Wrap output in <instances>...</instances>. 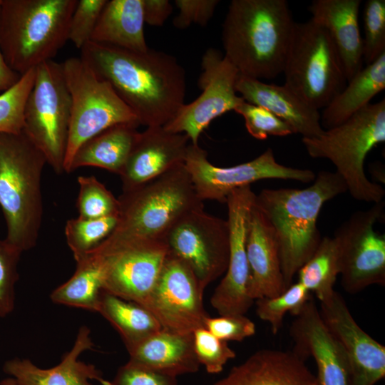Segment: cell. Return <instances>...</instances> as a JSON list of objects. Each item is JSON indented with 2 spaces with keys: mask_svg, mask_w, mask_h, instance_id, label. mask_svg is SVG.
Instances as JSON below:
<instances>
[{
  "mask_svg": "<svg viewBox=\"0 0 385 385\" xmlns=\"http://www.w3.org/2000/svg\"><path fill=\"white\" fill-rule=\"evenodd\" d=\"M81 58L108 81L140 125L163 126L184 104L186 76L177 58L148 48L145 52L89 41Z\"/></svg>",
  "mask_w": 385,
  "mask_h": 385,
  "instance_id": "cell-1",
  "label": "cell"
},
{
  "mask_svg": "<svg viewBox=\"0 0 385 385\" xmlns=\"http://www.w3.org/2000/svg\"><path fill=\"white\" fill-rule=\"evenodd\" d=\"M295 22L286 0H232L222 24L224 56L247 77L283 73Z\"/></svg>",
  "mask_w": 385,
  "mask_h": 385,
  "instance_id": "cell-2",
  "label": "cell"
},
{
  "mask_svg": "<svg viewBox=\"0 0 385 385\" xmlns=\"http://www.w3.org/2000/svg\"><path fill=\"white\" fill-rule=\"evenodd\" d=\"M345 192L337 173L322 170L307 188L264 189L255 195V205L274 230L287 289L322 240L317 219L322 206Z\"/></svg>",
  "mask_w": 385,
  "mask_h": 385,
  "instance_id": "cell-3",
  "label": "cell"
},
{
  "mask_svg": "<svg viewBox=\"0 0 385 385\" xmlns=\"http://www.w3.org/2000/svg\"><path fill=\"white\" fill-rule=\"evenodd\" d=\"M118 201L116 225L96 250L163 242L182 217L204 208L184 163L133 190L122 192Z\"/></svg>",
  "mask_w": 385,
  "mask_h": 385,
  "instance_id": "cell-4",
  "label": "cell"
},
{
  "mask_svg": "<svg viewBox=\"0 0 385 385\" xmlns=\"http://www.w3.org/2000/svg\"><path fill=\"white\" fill-rule=\"evenodd\" d=\"M47 164L24 131L0 133V207L5 240L21 253L37 243L43 220L41 177Z\"/></svg>",
  "mask_w": 385,
  "mask_h": 385,
  "instance_id": "cell-5",
  "label": "cell"
},
{
  "mask_svg": "<svg viewBox=\"0 0 385 385\" xmlns=\"http://www.w3.org/2000/svg\"><path fill=\"white\" fill-rule=\"evenodd\" d=\"M78 0H0V49L20 76L53 60L68 41Z\"/></svg>",
  "mask_w": 385,
  "mask_h": 385,
  "instance_id": "cell-6",
  "label": "cell"
},
{
  "mask_svg": "<svg viewBox=\"0 0 385 385\" xmlns=\"http://www.w3.org/2000/svg\"><path fill=\"white\" fill-rule=\"evenodd\" d=\"M384 141V99L369 103L317 137L302 138L310 157L328 159L334 164L354 199L373 203L384 200L385 190L366 177L364 162L368 153Z\"/></svg>",
  "mask_w": 385,
  "mask_h": 385,
  "instance_id": "cell-7",
  "label": "cell"
},
{
  "mask_svg": "<svg viewBox=\"0 0 385 385\" xmlns=\"http://www.w3.org/2000/svg\"><path fill=\"white\" fill-rule=\"evenodd\" d=\"M283 73L284 85L318 111L326 108L347 82L329 35L312 19L295 22Z\"/></svg>",
  "mask_w": 385,
  "mask_h": 385,
  "instance_id": "cell-8",
  "label": "cell"
},
{
  "mask_svg": "<svg viewBox=\"0 0 385 385\" xmlns=\"http://www.w3.org/2000/svg\"><path fill=\"white\" fill-rule=\"evenodd\" d=\"M62 65L71 101L63 165L64 172L69 173L75 153L86 141L116 124L140 123L111 85L81 57L68 58Z\"/></svg>",
  "mask_w": 385,
  "mask_h": 385,
  "instance_id": "cell-9",
  "label": "cell"
},
{
  "mask_svg": "<svg viewBox=\"0 0 385 385\" xmlns=\"http://www.w3.org/2000/svg\"><path fill=\"white\" fill-rule=\"evenodd\" d=\"M71 108L62 63L38 65L24 108L23 131L57 174L64 172Z\"/></svg>",
  "mask_w": 385,
  "mask_h": 385,
  "instance_id": "cell-10",
  "label": "cell"
},
{
  "mask_svg": "<svg viewBox=\"0 0 385 385\" xmlns=\"http://www.w3.org/2000/svg\"><path fill=\"white\" fill-rule=\"evenodd\" d=\"M384 205L382 200L354 212L334 232L341 283L349 293L385 284V235L374 229L384 216Z\"/></svg>",
  "mask_w": 385,
  "mask_h": 385,
  "instance_id": "cell-11",
  "label": "cell"
},
{
  "mask_svg": "<svg viewBox=\"0 0 385 385\" xmlns=\"http://www.w3.org/2000/svg\"><path fill=\"white\" fill-rule=\"evenodd\" d=\"M163 242L168 254L182 260L191 270L204 291L227 270V221L208 214L204 208L182 217L167 232Z\"/></svg>",
  "mask_w": 385,
  "mask_h": 385,
  "instance_id": "cell-12",
  "label": "cell"
},
{
  "mask_svg": "<svg viewBox=\"0 0 385 385\" xmlns=\"http://www.w3.org/2000/svg\"><path fill=\"white\" fill-rule=\"evenodd\" d=\"M184 165L200 199L221 203H226L228 195L235 190L257 181L280 179L308 183L316 177L311 170L279 163L271 148L250 161L230 167H218L208 160L207 152L199 145L190 143Z\"/></svg>",
  "mask_w": 385,
  "mask_h": 385,
  "instance_id": "cell-13",
  "label": "cell"
},
{
  "mask_svg": "<svg viewBox=\"0 0 385 385\" xmlns=\"http://www.w3.org/2000/svg\"><path fill=\"white\" fill-rule=\"evenodd\" d=\"M197 84L202 93L192 102L183 104L165 130L187 135L190 143L198 145L201 133L216 118L231 111L244 100L237 95V68L216 48H209L201 61Z\"/></svg>",
  "mask_w": 385,
  "mask_h": 385,
  "instance_id": "cell-14",
  "label": "cell"
},
{
  "mask_svg": "<svg viewBox=\"0 0 385 385\" xmlns=\"http://www.w3.org/2000/svg\"><path fill=\"white\" fill-rule=\"evenodd\" d=\"M165 242H147L108 250H93L102 276V289L125 300L144 305L168 256Z\"/></svg>",
  "mask_w": 385,
  "mask_h": 385,
  "instance_id": "cell-15",
  "label": "cell"
},
{
  "mask_svg": "<svg viewBox=\"0 0 385 385\" xmlns=\"http://www.w3.org/2000/svg\"><path fill=\"white\" fill-rule=\"evenodd\" d=\"M204 290L191 270L168 253L158 279L143 306L164 330L192 334L205 327L208 317L203 305Z\"/></svg>",
  "mask_w": 385,
  "mask_h": 385,
  "instance_id": "cell-16",
  "label": "cell"
},
{
  "mask_svg": "<svg viewBox=\"0 0 385 385\" xmlns=\"http://www.w3.org/2000/svg\"><path fill=\"white\" fill-rule=\"evenodd\" d=\"M255 193L247 185L227 197L229 260L224 277L215 288L210 302L220 315L245 314L254 300L249 294L250 280L247 237Z\"/></svg>",
  "mask_w": 385,
  "mask_h": 385,
  "instance_id": "cell-17",
  "label": "cell"
},
{
  "mask_svg": "<svg viewBox=\"0 0 385 385\" xmlns=\"http://www.w3.org/2000/svg\"><path fill=\"white\" fill-rule=\"evenodd\" d=\"M321 318L342 346L348 361L351 385H374L385 376V346L363 330L337 292L320 302Z\"/></svg>",
  "mask_w": 385,
  "mask_h": 385,
  "instance_id": "cell-18",
  "label": "cell"
},
{
  "mask_svg": "<svg viewBox=\"0 0 385 385\" xmlns=\"http://www.w3.org/2000/svg\"><path fill=\"white\" fill-rule=\"evenodd\" d=\"M190 139L163 126L139 132L119 176L122 192L133 190L184 163Z\"/></svg>",
  "mask_w": 385,
  "mask_h": 385,
  "instance_id": "cell-19",
  "label": "cell"
},
{
  "mask_svg": "<svg viewBox=\"0 0 385 385\" xmlns=\"http://www.w3.org/2000/svg\"><path fill=\"white\" fill-rule=\"evenodd\" d=\"M290 331L296 351L314 357L317 366V385H351L346 356L324 324L312 298L295 316Z\"/></svg>",
  "mask_w": 385,
  "mask_h": 385,
  "instance_id": "cell-20",
  "label": "cell"
},
{
  "mask_svg": "<svg viewBox=\"0 0 385 385\" xmlns=\"http://www.w3.org/2000/svg\"><path fill=\"white\" fill-rule=\"evenodd\" d=\"M90 333L82 326L73 348L52 368L41 369L29 359L15 358L4 363L3 371L23 385H109L110 381L94 365L78 360L81 354L93 345Z\"/></svg>",
  "mask_w": 385,
  "mask_h": 385,
  "instance_id": "cell-21",
  "label": "cell"
},
{
  "mask_svg": "<svg viewBox=\"0 0 385 385\" xmlns=\"http://www.w3.org/2000/svg\"><path fill=\"white\" fill-rule=\"evenodd\" d=\"M235 90L245 101L267 109L302 138H315L324 130L319 111L285 85L267 83L239 74Z\"/></svg>",
  "mask_w": 385,
  "mask_h": 385,
  "instance_id": "cell-22",
  "label": "cell"
},
{
  "mask_svg": "<svg viewBox=\"0 0 385 385\" xmlns=\"http://www.w3.org/2000/svg\"><path fill=\"white\" fill-rule=\"evenodd\" d=\"M250 297L255 301L274 297L287 289L274 230L263 213L252 207L247 237Z\"/></svg>",
  "mask_w": 385,
  "mask_h": 385,
  "instance_id": "cell-23",
  "label": "cell"
},
{
  "mask_svg": "<svg viewBox=\"0 0 385 385\" xmlns=\"http://www.w3.org/2000/svg\"><path fill=\"white\" fill-rule=\"evenodd\" d=\"M360 5V0H314L309 6L311 19L329 35L340 57L347 82L362 69Z\"/></svg>",
  "mask_w": 385,
  "mask_h": 385,
  "instance_id": "cell-24",
  "label": "cell"
},
{
  "mask_svg": "<svg viewBox=\"0 0 385 385\" xmlns=\"http://www.w3.org/2000/svg\"><path fill=\"white\" fill-rule=\"evenodd\" d=\"M302 359L295 352L262 349L214 385H317Z\"/></svg>",
  "mask_w": 385,
  "mask_h": 385,
  "instance_id": "cell-25",
  "label": "cell"
},
{
  "mask_svg": "<svg viewBox=\"0 0 385 385\" xmlns=\"http://www.w3.org/2000/svg\"><path fill=\"white\" fill-rule=\"evenodd\" d=\"M129 360L152 370L177 377L199 370L192 334L160 329L128 351Z\"/></svg>",
  "mask_w": 385,
  "mask_h": 385,
  "instance_id": "cell-26",
  "label": "cell"
},
{
  "mask_svg": "<svg viewBox=\"0 0 385 385\" xmlns=\"http://www.w3.org/2000/svg\"><path fill=\"white\" fill-rule=\"evenodd\" d=\"M144 23L143 0L107 1L91 41L145 52Z\"/></svg>",
  "mask_w": 385,
  "mask_h": 385,
  "instance_id": "cell-27",
  "label": "cell"
},
{
  "mask_svg": "<svg viewBox=\"0 0 385 385\" xmlns=\"http://www.w3.org/2000/svg\"><path fill=\"white\" fill-rule=\"evenodd\" d=\"M139 125L116 124L86 141L75 153L69 173L82 167H96L119 175L139 133Z\"/></svg>",
  "mask_w": 385,
  "mask_h": 385,
  "instance_id": "cell-28",
  "label": "cell"
},
{
  "mask_svg": "<svg viewBox=\"0 0 385 385\" xmlns=\"http://www.w3.org/2000/svg\"><path fill=\"white\" fill-rule=\"evenodd\" d=\"M385 88V52L357 73L348 85L324 108V130L337 126L370 103Z\"/></svg>",
  "mask_w": 385,
  "mask_h": 385,
  "instance_id": "cell-29",
  "label": "cell"
},
{
  "mask_svg": "<svg viewBox=\"0 0 385 385\" xmlns=\"http://www.w3.org/2000/svg\"><path fill=\"white\" fill-rule=\"evenodd\" d=\"M97 312L118 331L128 351L162 329L155 317L147 309L103 289Z\"/></svg>",
  "mask_w": 385,
  "mask_h": 385,
  "instance_id": "cell-30",
  "label": "cell"
},
{
  "mask_svg": "<svg viewBox=\"0 0 385 385\" xmlns=\"http://www.w3.org/2000/svg\"><path fill=\"white\" fill-rule=\"evenodd\" d=\"M101 291L100 267L94 257L87 254L76 262L71 277L56 288L50 297L56 304L97 312Z\"/></svg>",
  "mask_w": 385,
  "mask_h": 385,
  "instance_id": "cell-31",
  "label": "cell"
},
{
  "mask_svg": "<svg viewBox=\"0 0 385 385\" xmlns=\"http://www.w3.org/2000/svg\"><path fill=\"white\" fill-rule=\"evenodd\" d=\"M298 282L320 302L329 299L334 293V286L339 275V257L333 237H324L311 257L297 272Z\"/></svg>",
  "mask_w": 385,
  "mask_h": 385,
  "instance_id": "cell-32",
  "label": "cell"
},
{
  "mask_svg": "<svg viewBox=\"0 0 385 385\" xmlns=\"http://www.w3.org/2000/svg\"><path fill=\"white\" fill-rule=\"evenodd\" d=\"M118 215L96 219L80 217L68 220L65 225V237L76 262L96 248L113 230Z\"/></svg>",
  "mask_w": 385,
  "mask_h": 385,
  "instance_id": "cell-33",
  "label": "cell"
},
{
  "mask_svg": "<svg viewBox=\"0 0 385 385\" xmlns=\"http://www.w3.org/2000/svg\"><path fill=\"white\" fill-rule=\"evenodd\" d=\"M311 293L299 282L292 284L281 294L256 299V313L260 319L268 322L273 334L282 326L284 315L296 316L311 299Z\"/></svg>",
  "mask_w": 385,
  "mask_h": 385,
  "instance_id": "cell-34",
  "label": "cell"
},
{
  "mask_svg": "<svg viewBox=\"0 0 385 385\" xmlns=\"http://www.w3.org/2000/svg\"><path fill=\"white\" fill-rule=\"evenodd\" d=\"M79 191L76 201L78 217L96 219L118 215L119 201L94 176L78 178Z\"/></svg>",
  "mask_w": 385,
  "mask_h": 385,
  "instance_id": "cell-35",
  "label": "cell"
},
{
  "mask_svg": "<svg viewBox=\"0 0 385 385\" xmlns=\"http://www.w3.org/2000/svg\"><path fill=\"white\" fill-rule=\"evenodd\" d=\"M35 76L36 68L21 76L16 84L0 94V133L23 131L24 108Z\"/></svg>",
  "mask_w": 385,
  "mask_h": 385,
  "instance_id": "cell-36",
  "label": "cell"
},
{
  "mask_svg": "<svg viewBox=\"0 0 385 385\" xmlns=\"http://www.w3.org/2000/svg\"><path fill=\"white\" fill-rule=\"evenodd\" d=\"M235 111L242 116L247 132L257 140H263L270 135L283 137L294 134L290 126L272 112L245 100Z\"/></svg>",
  "mask_w": 385,
  "mask_h": 385,
  "instance_id": "cell-37",
  "label": "cell"
},
{
  "mask_svg": "<svg viewBox=\"0 0 385 385\" xmlns=\"http://www.w3.org/2000/svg\"><path fill=\"white\" fill-rule=\"evenodd\" d=\"M363 19V61L368 65L385 52V1L368 0Z\"/></svg>",
  "mask_w": 385,
  "mask_h": 385,
  "instance_id": "cell-38",
  "label": "cell"
},
{
  "mask_svg": "<svg viewBox=\"0 0 385 385\" xmlns=\"http://www.w3.org/2000/svg\"><path fill=\"white\" fill-rule=\"evenodd\" d=\"M192 334L197 359L200 364L205 366L207 372H221L225 364L235 357V351L227 342L218 339L205 327L196 329Z\"/></svg>",
  "mask_w": 385,
  "mask_h": 385,
  "instance_id": "cell-39",
  "label": "cell"
},
{
  "mask_svg": "<svg viewBox=\"0 0 385 385\" xmlns=\"http://www.w3.org/2000/svg\"><path fill=\"white\" fill-rule=\"evenodd\" d=\"M21 252L5 239H0V317L15 307V286L19 279L18 263Z\"/></svg>",
  "mask_w": 385,
  "mask_h": 385,
  "instance_id": "cell-40",
  "label": "cell"
},
{
  "mask_svg": "<svg viewBox=\"0 0 385 385\" xmlns=\"http://www.w3.org/2000/svg\"><path fill=\"white\" fill-rule=\"evenodd\" d=\"M108 0H78L68 27V40L81 49L91 41L101 11Z\"/></svg>",
  "mask_w": 385,
  "mask_h": 385,
  "instance_id": "cell-41",
  "label": "cell"
},
{
  "mask_svg": "<svg viewBox=\"0 0 385 385\" xmlns=\"http://www.w3.org/2000/svg\"><path fill=\"white\" fill-rule=\"evenodd\" d=\"M205 328L218 339L227 342H241L255 334V323L245 314L207 317Z\"/></svg>",
  "mask_w": 385,
  "mask_h": 385,
  "instance_id": "cell-42",
  "label": "cell"
},
{
  "mask_svg": "<svg viewBox=\"0 0 385 385\" xmlns=\"http://www.w3.org/2000/svg\"><path fill=\"white\" fill-rule=\"evenodd\" d=\"M109 385H178L177 377L128 361L117 371Z\"/></svg>",
  "mask_w": 385,
  "mask_h": 385,
  "instance_id": "cell-43",
  "label": "cell"
},
{
  "mask_svg": "<svg viewBox=\"0 0 385 385\" xmlns=\"http://www.w3.org/2000/svg\"><path fill=\"white\" fill-rule=\"evenodd\" d=\"M218 0H175L179 12L173 19L175 28L184 29L195 24L205 26L212 19Z\"/></svg>",
  "mask_w": 385,
  "mask_h": 385,
  "instance_id": "cell-44",
  "label": "cell"
},
{
  "mask_svg": "<svg viewBox=\"0 0 385 385\" xmlns=\"http://www.w3.org/2000/svg\"><path fill=\"white\" fill-rule=\"evenodd\" d=\"M144 22L153 26H161L173 11L168 0H143Z\"/></svg>",
  "mask_w": 385,
  "mask_h": 385,
  "instance_id": "cell-45",
  "label": "cell"
},
{
  "mask_svg": "<svg viewBox=\"0 0 385 385\" xmlns=\"http://www.w3.org/2000/svg\"><path fill=\"white\" fill-rule=\"evenodd\" d=\"M21 76L6 63L0 49V93L9 89L19 80Z\"/></svg>",
  "mask_w": 385,
  "mask_h": 385,
  "instance_id": "cell-46",
  "label": "cell"
},
{
  "mask_svg": "<svg viewBox=\"0 0 385 385\" xmlns=\"http://www.w3.org/2000/svg\"><path fill=\"white\" fill-rule=\"evenodd\" d=\"M0 385H23L14 377L6 378L0 382Z\"/></svg>",
  "mask_w": 385,
  "mask_h": 385,
  "instance_id": "cell-47",
  "label": "cell"
}]
</instances>
